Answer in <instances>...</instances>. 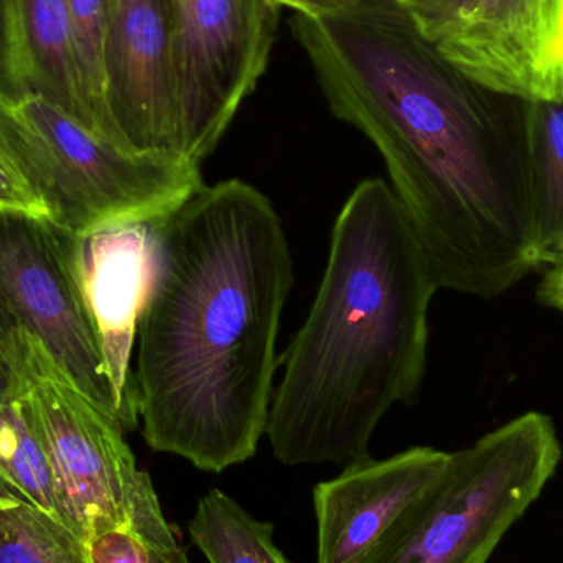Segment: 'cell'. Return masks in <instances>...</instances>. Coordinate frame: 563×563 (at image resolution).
Masks as SVG:
<instances>
[{"instance_id":"cell-1","label":"cell","mask_w":563,"mask_h":563,"mask_svg":"<svg viewBox=\"0 0 563 563\" xmlns=\"http://www.w3.org/2000/svg\"><path fill=\"white\" fill-rule=\"evenodd\" d=\"M331 112L379 151L439 288L496 298L538 267L528 102L456 68L402 0L295 13Z\"/></svg>"},{"instance_id":"cell-2","label":"cell","mask_w":563,"mask_h":563,"mask_svg":"<svg viewBox=\"0 0 563 563\" xmlns=\"http://www.w3.org/2000/svg\"><path fill=\"white\" fill-rule=\"evenodd\" d=\"M152 280L134 383L144 439L201 472L246 463L266 435L294 260L273 201L205 184L151 224Z\"/></svg>"},{"instance_id":"cell-3","label":"cell","mask_w":563,"mask_h":563,"mask_svg":"<svg viewBox=\"0 0 563 563\" xmlns=\"http://www.w3.org/2000/svg\"><path fill=\"white\" fill-rule=\"evenodd\" d=\"M437 290L393 188L361 181L334 221L317 297L282 357L266 430L280 463L371 459L380 420L419 396Z\"/></svg>"},{"instance_id":"cell-4","label":"cell","mask_w":563,"mask_h":563,"mask_svg":"<svg viewBox=\"0 0 563 563\" xmlns=\"http://www.w3.org/2000/svg\"><path fill=\"white\" fill-rule=\"evenodd\" d=\"M3 383L25 406L52 470L62 521L89 545L128 529L147 549L180 544L151 476L139 470L124 429L78 389L29 331L19 328L2 354Z\"/></svg>"},{"instance_id":"cell-5","label":"cell","mask_w":563,"mask_h":563,"mask_svg":"<svg viewBox=\"0 0 563 563\" xmlns=\"http://www.w3.org/2000/svg\"><path fill=\"white\" fill-rule=\"evenodd\" d=\"M0 145L48 220L79 238L157 223L205 185L201 165L122 151L42 98H0Z\"/></svg>"},{"instance_id":"cell-6","label":"cell","mask_w":563,"mask_h":563,"mask_svg":"<svg viewBox=\"0 0 563 563\" xmlns=\"http://www.w3.org/2000/svg\"><path fill=\"white\" fill-rule=\"evenodd\" d=\"M551 417L528 412L450 453L435 485L360 563H488L558 472Z\"/></svg>"},{"instance_id":"cell-7","label":"cell","mask_w":563,"mask_h":563,"mask_svg":"<svg viewBox=\"0 0 563 563\" xmlns=\"http://www.w3.org/2000/svg\"><path fill=\"white\" fill-rule=\"evenodd\" d=\"M81 238L48 218L0 213V288L20 328L124 432L134 430L106 371L81 282Z\"/></svg>"},{"instance_id":"cell-8","label":"cell","mask_w":563,"mask_h":563,"mask_svg":"<svg viewBox=\"0 0 563 563\" xmlns=\"http://www.w3.org/2000/svg\"><path fill=\"white\" fill-rule=\"evenodd\" d=\"M180 154L203 164L266 73L279 9L271 0H172Z\"/></svg>"},{"instance_id":"cell-9","label":"cell","mask_w":563,"mask_h":563,"mask_svg":"<svg viewBox=\"0 0 563 563\" xmlns=\"http://www.w3.org/2000/svg\"><path fill=\"white\" fill-rule=\"evenodd\" d=\"M102 69L121 147L185 161L172 0H111Z\"/></svg>"},{"instance_id":"cell-10","label":"cell","mask_w":563,"mask_h":563,"mask_svg":"<svg viewBox=\"0 0 563 563\" xmlns=\"http://www.w3.org/2000/svg\"><path fill=\"white\" fill-rule=\"evenodd\" d=\"M435 45L499 95L563 99V0H476L468 19Z\"/></svg>"},{"instance_id":"cell-11","label":"cell","mask_w":563,"mask_h":563,"mask_svg":"<svg viewBox=\"0 0 563 563\" xmlns=\"http://www.w3.org/2000/svg\"><path fill=\"white\" fill-rule=\"evenodd\" d=\"M450 453L413 446L347 465L313 489L317 563H360L449 465Z\"/></svg>"},{"instance_id":"cell-12","label":"cell","mask_w":563,"mask_h":563,"mask_svg":"<svg viewBox=\"0 0 563 563\" xmlns=\"http://www.w3.org/2000/svg\"><path fill=\"white\" fill-rule=\"evenodd\" d=\"M81 282L106 371L132 426H139L131 369L152 280L151 224H128L81 238Z\"/></svg>"},{"instance_id":"cell-13","label":"cell","mask_w":563,"mask_h":563,"mask_svg":"<svg viewBox=\"0 0 563 563\" xmlns=\"http://www.w3.org/2000/svg\"><path fill=\"white\" fill-rule=\"evenodd\" d=\"M0 98L45 99L95 134L68 0H0Z\"/></svg>"},{"instance_id":"cell-14","label":"cell","mask_w":563,"mask_h":563,"mask_svg":"<svg viewBox=\"0 0 563 563\" xmlns=\"http://www.w3.org/2000/svg\"><path fill=\"white\" fill-rule=\"evenodd\" d=\"M538 267L563 263V99L526 109Z\"/></svg>"},{"instance_id":"cell-15","label":"cell","mask_w":563,"mask_h":563,"mask_svg":"<svg viewBox=\"0 0 563 563\" xmlns=\"http://www.w3.org/2000/svg\"><path fill=\"white\" fill-rule=\"evenodd\" d=\"M188 534L210 563H290L274 542V526L254 518L221 489L198 501Z\"/></svg>"},{"instance_id":"cell-16","label":"cell","mask_w":563,"mask_h":563,"mask_svg":"<svg viewBox=\"0 0 563 563\" xmlns=\"http://www.w3.org/2000/svg\"><path fill=\"white\" fill-rule=\"evenodd\" d=\"M0 486L62 521L42 443L19 394L3 380L0 383Z\"/></svg>"},{"instance_id":"cell-17","label":"cell","mask_w":563,"mask_h":563,"mask_svg":"<svg viewBox=\"0 0 563 563\" xmlns=\"http://www.w3.org/2000/svg\"><path fill=\"white\" fill-rule=\"evenodd\" d=\"M0 563H91L65 522L0 486Z\"/></svg>"},{"instance_id":"cell-18","label":"cell","mask_w":563,"mask_h":563,"mask_svg":"<svg viewBox=\"0 0 563 563\" xmlns=\"http://www.w3.org/2000/svg\"><path fill=\"white\" fill-rule=\"evenodd\" d=\"M68 9L73 32H75L82 92H85L95 134L102 141L122 148L106 106L104 69H102V49H104L111 0H68Z\"/></svg>"},{"instance_id":"cell-19","label":"cell","mask_w":563,"mask_h":563,"mask_svg":"<svg viewBox=\"0 0 563 563\" xmlns=\"http://www.w3.org/2000/svg\"><path fill=\"white\" fill-rule=\"evenodd\" d=\"M419 29L433 43L455 32L475 9L476 0H402Z\"/></svg>"},{"instance_id":"cell-20","label":"cell","mask_w":563,"mask_h":563,"mask_svg":"<svg viewBox=\"0 0 563 563\" xmlns=\"http://www.w3.org/2000/svg\"><path fill=\"white\" fill-rule=\"evenodd\" d=\"M0 213L48 218L45 201L36 194L35 188L30 185L19 165L2 145H0Z\"/></svg>"},{"instance_id":"cell-21","label":"cell","mask_w":563,"mask_h":563,"mask_svg":"<svg viewBox=\"0 0 563 563\" xmlns=\"http://www.w3.org/2000/svg\"><path fill=\"white\" fill-rule=\"evenodd\" d=\"M88 548L91 563H151L147 548L128 529L104 532Z\"/></svg>"},{"instance_id":"cell-22","label":"cell","mask_w":563,"mask_h":563,"mask_svg":"<svg viewBox=\"0 0 563 563\" xmlns=\"http://www.w3.org/2000/svg\"><path fill=\"white\" fill-rule=\"evenodd\" d=\"M277 9L288 7L295 13H303V15H327V13L338 12V10L346 9L353 5L357 0H271Z\"/></svg>"},{"instance_id":"cell-23","label":"cell","mask_w":563,"mask_h":563,"mask_svg":"<svg viewBox=\"0 0 563 563\" xmlns=\"http://www.w3.org/2000/svg\"><path fill=\"white\" fill-rule=\"evenodd\" d=\"M539 298L542 303L563 314V263L554 266V269L545 276L539 288Z\"/></svg>"},{"instance_id":"cell-24","label":"cell","mask_w":563,"mask_h":563,"mask_svg":"<svg viewBox=\"0 0 563 563\" xmlns=\"http://www.w3.org/2000/svg\"><path fill=\"white\" fill-rule=\"evenodd\" d=\"M19 328V321H16L12 308L7 303L5 297H3L2 294V288H0V383L3 380V350H5L7 343H9L10 338L13 336V333H15Z\"/></svg>"},{"instance_id":"cell-25","label":"cell","mask_w":563,"mask_h":563,"mask_svg":"<svg viewBox=\"0 0 563 563\" xmlns=\"http://www.w3.org/2000/svg\"><path fill=\"white\" fill-rule=\"evenodd\" d=\"M151 563H190L180 544L174 548L147 549Z\"/></svg>"}]
</instances>
